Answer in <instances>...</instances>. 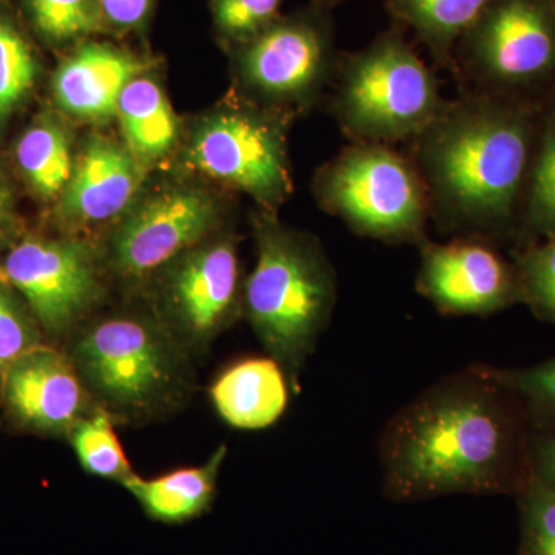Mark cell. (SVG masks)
<instances>
[{
    "label": "cell",
    "instance_id": "5bb4252c",
    "mask_svg": "<svg viewBox=\"0 0 555 555\" xmlns=\"http://www.w3.org/2000/svg\"><path fill=\"white\" fill-rule=\"evenodd\" d=\"M0 396L17 426L43 436H68L96 409L72 358L43 345L3 369Z\"/></svg>",
    "mask_w": 555,
    "mask_h": 555
},
{
    "label": "cell",
    "instance_id": "7a4b0ae2",
    "mask_svg": "<svg viewBox=\"0 0 555 555\" xmlns=\"http://www.w3.org/2000/svg\"><path fill=\"white\" fill-rule=\"evenodd\" d=\"M414 145L430 208L444 228L473 232L509 217L529 159L521 116L467 94L447 102Z\"/></svg>",
    "mask_w": 555,
    "mask_h": 555
},
{
    "label": "cell",
    "instance_id": "44dd1931",
    "mask_svg": "<svg viewBox=\"0 0 555 555\" xmlns=\"http://www.w3.org/2000/svg\"><path fill=\"white\" fill-rule=\"evenodd\" d=\"M398 24L408 25L429 49L438 64L448 67L462 42L491 0H386Z\"/></svg>",
    "mask_w": 555,
    "mask_h": 555
},
{
    "label": "cell",
    "instance_id": "ba28073f",
    "mask_svg": "<svg viewBox=\"0 0 555 555\" xmlns=\"http://www.w3.org/2000/svg\"><path fill=\"white\" fill-rule=\"evenodd\" d=\"M225 204L195 182L141 190L109 235L105 261L124 280H150L189 248L221 232Z\"/></svg>",
    "mask_w": 555,
    "mask_h": 555
},
{
    "label": "cell",
    "instance_id": "52a82bcc",
    "mask_svg": "<svg viewBox=\"0 0 555 555\" xmlns=\"http://www.w3.org/2000/svg\"><path fill=\"white\" fill-rule=\"evenodd\" d=\"M291 116L255 102H222L201 116L185 142L190 170L250 196L273 211L292 195L287 127Z\"/></svg>",
    "mask_w": 555,
    "mask_h": 555
},
{
    "label": "cell",
    "instance_id": "9a60e30c",
    "mask_svg": "<svg viewBox=\"0 0 555 555\" xmlns=\"http://www.w3.org/2000/svg\"><path fill=\"white\" fill-rule=\"evenodd\" d=\"M144 166L124 142L94 133L76 153L56 217L68 235L118 222L144 189Z\"/></svg>",
    "mask_w": 555,
    "mask_h": 555
},
{
    "label": "cell",
    "instance_id": "4316f807",
    "mask_svg": "<svg viewBox=\"0 0 555 555\" xmlns=\"http://www.w3.org/2000/svg\"><path fill=\"white\" fill-rule=\"evenodd\" d=\"M39 324L27 305L0 280V372L14 360L42 345Z\"/></svg>",
    "mask_w": 555,
    "mask_h": 555
},
{
    "label": "cell",
    "instance_id": "7c38bea8",
    "mask_svg": "<svg viewBox=\"0 0 555 555\" xmlns=\"http://www.w3.org/2000/svg\"><path fill=\"white\" fill-rule=\"evenodd\" d=\"M467 75L517 83L555 67V17L546 0H491L460 42Z\"/></svg>",
    "mask_w": 555,
    "mask_h": 555
},
{
    "label": "cell",
    "instance_id": "d6a6232c",
    "mask_svg": "<svg viewBox=\"0 0 555 555\" xmlns=\"http://www.w3.org/2000/svg\"><path fill=\"white\" fill-rule=\"evenodd\" d=\"M14 232H16L14 192L10 179L0 169V251L16 243Z\"/></svg>",
    "mask_w": 555,
    "mask_h": 555
},
{
    "label": "cell",
    "instance_id": "3957f363",
    "mask_svg": "<svg viewBox=\"0 0 555 555\" xmlns=\"http://www.w3.org/2000/svg\"><path fill=\"white\" fill-rule=\"evenodd\" d=\"M254 235L257 262L244 281L243 312L269 357L294 378L334 313V268L313 236L273 211L255 214Z\"/></svg>",
    "mask_w": 555,
    "mask_h": 555
},
{
    "label": "cell",
    "instance_id": "484cf974",
    "mask_svg": "<svg viewBox=\"0 0 555 555\" xmlns=\"http://www.w3.org/2000/svg\"><path fill=\"white\" fill-rule=\"evenodd\" d=\"M520 503V555H555V491L529 477L517 492Z\"/></svg>",
    "mask_w": 555,
    "mask_h": 555
},
{
    "label": "cell",
    "instance_id": "9c48e42d",
    "mask_svg": "<svg viewBox=\"0 0 555 555\" xmlns=\"http://www.w3.org/2000/svg\"><path fill=\"white\" fill-rule=\"evenodd\" d=\"M104 258L79 235L17 240L0 266V280L17 292L40 331L62 337L82 326L105 297Z\"/></svg>",
    "mask_w": 555,
    "mask_h": 555
},
{
    "label": "cell",
    "instance_id": "30bf717a",
    "mask_svg": "<svg viewBox=\"0 0 555 555\" xmlns=\"http://www.w3.org/2000/svg\"><path fill=\"white\" fill-rule=\"evenodd\" d=\"M153 315L185 350L214 341L243 312L238 244L219 232L150 278Z\"/></svg>",
    "mask_w": 555,
    "mask_h": 555
},
{
    "label": "cell",
    "instance_id": "4fadbf2b",
    "mask_svg": "<svg viewBox=\"0 0 555 555\" xmlns=\"http://www.w3.org/2000/svg\"><path fill=\"white\" fill-rule=\"evenodd\" d=\"M416 291L447 315H491L520 295V278L483 241L422 244Z\"/></svg>",
    "mask_w": 555,
    "mask_h": 555
},
{
    "label": "cell",
    "instance_id": "4dcf8cb0",
    "mask_svg": "<svg viewBox=\"0 0 555 555\" xmlns=\"http://www.w3.org/2000/svg\"><path fill=\"white\" fill-rule=\"evenodd\" d=\"M109 28L137 30L147 21L155 0H100Z\"/></svg>",
    "mask_w": 555,
    "mask_h": 555
},
{
    "label": "cell",
    "instance_id": "8fae6325",
    "mask_svg": "<svg viewBox=\"0 0 555 555\" xmlns=\"http://www.w3.org/2000/svg\"><path fill=\"white\" fill-rule=\"evenodd\" d=\"M337 67L331 25L320 13L280 17L236 54L247 100L288 115L318 100Z\"/></svg>",
    "mask_w": 555,
    "mask_h": 555
},
{
    "label": "cell",
    "instance_id": "cb8c5ba5",
    "mask_svg": "<svg viewBox=\"0 0 555 555\" xmlns=\"http://www.w3.org/2000/svg\"><path fill=\"white\" fill-rule=\"evenodd\" d=\"M33 27L54 46L86 42L108 28L100 0H27Z\"/></svg>",
    "mask_w": 555,
    "mask_h": 555
},
{
    "label": "cell",
    "instance_id": "603a6c76",
    "mask_svg": "<svg viewBox=\"0 0 555 555\" xmlns=\"http://www.w3.org/2000/svg\"><path fill=\"white\" fill-rule=\"evenodd\" d=\"M80 466L93 476L122 483L133 476L126 452L120 447L112 415L98 408L73 426L68 436Z\"/></svg>",
    "mask_w": 555,
    "mask_h": 555
},
{
    "label": "cell",
    "instance_id": "5b68a950",
    "mask_svg": "<svg viewBox=\"0 0 555 555\" xmlns=\"http://www.w3.org/2000/svg\"><path fill=\"white\" fill-rule=\"evenodd\" d=\"M444 105L436 75L398 25L338 64L332 109L356 142H414Z\"/></svg>",
    "mask_w": 555,
    "mask_h": 555
},
{
    "label": "cell",
    "instance_id": "8992f818",
    "mask_svg": "<svg viewBox=\"0 0 555 555\" xmlns=\"http://www.w3.org/2000/svg\"><path fill=\"white\" fill-rule=\"evenodd\" d=\"M315 195L357 235L390 244L425 241L430 199L412 160L385 144L356 142L321 167Z\"/></svg>",
    "mask_w": 555,
    "mask_h": 555
},
{
    "label": "cell",
    "instance_id": "6da1fadb",
    "mask_svg": "<svg viewBox=\"0 0 555 555\" xmlns=\"http://www.w3.org/2000/svg\"><path fill=\"white\" fill-rule=\"evenodd\" d=\"M531 427L513 393L467 369L427 389L387 426L385 494L397 502L449 494H517L531 477Z\"/></svg>",
    "mask_w": 555,
    "mask_h": 555
},
{
    "label": "cell",
    "instance_id": "1f68e13d",
    "mask_svg": "<svg viewBox=\"0 0 555 555\" xmlns=\"http://www.w3.org/2000/svg\"><path fill=\"white\" fill-rule=\"evenodd\" d=\"M531 476L555 491V427L534 433L529 443Z\"/></svg>",
    "mask_w": 555,
    "mask_h": 555
},
{
    "label": "cell",
    "instance_id": "f546056e",
    "mask_svg": "<svg viewBox=\"0 0 555 555\" xmlns=\"http://www.w3.org/2000/svg\"><path fill=\"white\" fill-rule=\"evenodd\" d=\"M529 219L537 228H555V120L546 131L532 175Z\"/></svg>",
    "mask_w": 555,
    "mask_h": 555
},
{
    "label": "cell",
    "instance_id": "ac0fdd59",
    "mask_svg": "<svg viewBox=\"0 0 555 555\" xmlns=\"http://www.w3.org/2000/svg\"><path fill=\"white\" fill-rule=\"evenodd\" d=\"M228 448L219 447L204 465L182 467L166 476H133L122 481L124 488L137 499L150 520L182 525L210 511L217 495L219 473Z\"/></svg>",
    "mask_w": 555,
    "mask_h": 555
},
{
    "label": "cell",
    "instance_id": "d6986e66",
    "mask_svg": "<svg viewBox=\"0 0 555 555\" xmlns=\"http://www.w3.org/2000/svg\"><path fill=\"white\" fill-rule=\"evenodd\" d=\"M124 145L145 169L156 166L177 147L179 119L166 91L149 73L130 80L116 109Z\"/></svg>",
    "mask_w": 555,
    "mask_h": 555
},
{
    "label": "cell",
    "instance_id": "277c9868",
    "mask_svg": "<svg viewBox=\"0 0 555 555\" xmlns=\"http://www.w3.org/2000/svg\"><path fill=\"white\" fill-rule=\"evenodd\" d=\"M184 349L155 315L116 313L82 324L72 358L98 408L124 418H147L184 398Z\"/></svg>",
    "mask_w": 555,
    "mask_h": 555
},
{
    "label": "cell",
    "instance_id": "e0dca14e",
    "mask_svg": "<svg viewBox=\"0 0 555 555\" xmlns=\"http://www.w3.org/2000/svg\"><path fill=\"white\" fill-rule=\"evenodd\" d=\"M210 397L219 416L230 426L266 429L286 412V371L272 357L246 358L219 375Z\"/></svg>",
    "mask_w": 555,
    "mask_h": 555
},
{
    "label": "cell",
    "instance_id": "ffe728a7",
    "mask_svg": "<svg viewBox=\"0 0 555 555\" xmlns=\"http://www.w3.org/2000/svg\"><path fill=\"white\" fill-rule=\"evenodd\" d=\"M72 130L57 115L43 113L17 139L14 158L31 192L42 201H57L75 166Z\"/></svg>",
    "mask_w": 555,
    "mask_h": 555
},
{
    "label": "cell",
    "instance_id": "2e32d148",
    "mask_svg": "<svg viewBox=\"0 0 555 555\" xmlns=\"http://www.w3.org/2000/svg\"><path fill=\"white\" fill-rule=\"evenodd\" d=\"M149 62L107 42H80L57 65L51 80L62 115L82 124L108 122L130 80L149 72Z\"/></svg>",
    "mask_w": 555,
    "mask_h": 555
},
{
    "label": "cell",
    "instance_id": "f1b7e54d",
    "mask_svg": "<svg viewBox=\"0 0 555 555\" xmlns=\"http://www.w3.org/2000/svg\"><path fill=\"white\" fill-rule=\"evenodd\" d=\"M520 283L532 306L555 321V240L526 255Z\"/></svg>",
    "mask_w": 555,
    "mask_h": 555
},
{
    "label": "cell",
    "instance_id": "83f0119b",
    "mask_svg": "<svg viewBox=\"0 0 555 555\" xmlns=\"http://www.w3.org/2000/svg\"><path fill=\"white\" fill-rule=\"evenodd\" d=\"M284 0H214L215 24L225 38L243 46L280 20Z\"/></svg>",
    "mask_w": 555,
    "mask_h": 555
},
{
    "label": "cell",
    "instance_id": "d4e9b609",
    "mask_svg": "<svg viewBox=\"0 0 555 555\" xmlns=\"http://www.w3.org/2000/svg\"><path fill=\"white\" fill-rule=\"evenodd\" d=\"M486 374L513 393L524 409L532 434L555 427V358L537 366L499 369L483 366Z\"/></svg>",
    "mask_w": 555,
    "mask_h": 555
},
{
    "label": "cell",
    "instance_id": "7402d4cb",
    "mask_svg": "<svg viewBox=\"0 0 555 555\" xmlns=\"http://www.w3.org/2000/svg\"><path fill=\"white\" fill-rule=\"evenodd\" d=\"M39 64L13 14L0 2V131L35 87Z\"/></svg>",
    "mask_w": 555,
    "mask_h": 555
}]
</instances>
